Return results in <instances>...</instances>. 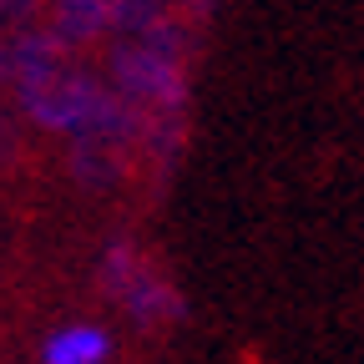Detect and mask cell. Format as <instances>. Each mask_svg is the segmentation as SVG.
Wrapping results in <instances>:
<instances>
[{
  "instance_id": "cell-2",
  "label": "cell",
  "mask_w": 364,
  "mask_h": 364,
  "mask_svg": "<svg viewBox=\"0 0 364 364\" xmlns=\"http://www.w3.org/2000/svg\"><path fill=\"white\" fill-rule=\"evenodd\" d=\"M66 136H71V167H76V177L86 182V188H112V182H122V172L132 167L136 122H132V112L112 97V91H102V102L91 107Z\"/></svg>"
},
{
  "instance_id": "cell-1",
  "label": "cell",
  "mask_w": 364,
  "mask_h": 364,
  "mask_svg": "<svg viewBox=\"0 0 364 364\" xmlns=\"http://www.w3.org/2000/svg\"><path fill=\"white\" fill-rule=\"evenodd\" d=\"M16 86V97H21V112L46 127V132H71L91 107L102 102V86L97 76H91L71 46H61L56 36L36 51V61L11 81Z\"/></svg>"
},
{
  "instance_id": "cell-6",
  "label": "cell",
  "mask_w": 364,
  "mask_h": 364,
  "mask_svg": "<svg viewBox=\"0 0 364 364\" xmlns=\"http://www.w3.org/2000/svg\"><path fill=\"white\" fill-rule=\"evenodd\" d=\"M112 334L97 324H66L41 344V364H107Z\"/></svg>"
},
{
  "instance_id": "cell-4",
  "label": "cell",
  "mask_w": 364,
  "mask_h": 364,
  "mask_svg": "<svg viewBox=\"0 0 364 364\" xmlns=\"http://www.w3.org/2000/svg\"><path fill=\"white\" fill-rule=\"evenodd\" d=\"M46 41H51V26H46L41 0H0V86L16 81Z\"/></svg>"
},
{
  "instance_id": "cell-3",
  "label": "cell",
  "mask_w": 364,
  "mask_h": 364,
  "mask_svg": "<svg viewBox=\"0 0 364 364\" xmlns=\"http://www.w3.org/2000/svg\"><path fill=\"white\" fill-rule=\"evenodd\" d=\"M102 289L117 304H127V314L136 318V324H162V318H177L182 314L172 284L132 243H112V253L102 258Z\"/></svg>"
},
{
  "instance_id": "cell-7",
  "label": "cell",
  "mask_w": 364,
  "mask_h": 364,
  "mask_svg": "<svg viewBox=\"0 0 364 364\" xmlns=\"http://www.w3.org/2000/svg\"><path fill=\"white\" fill-rule=\"evenodd\" d=\"M167 6H182V11H193V16H208L218 0H167Z\"/></svg>"
},
{
  "instance_id": "cell-5",
  "label": "cell",
  "mask_w": 364,
  "mask_h": 364,
  "mask_svg": "<svg viewBox=\"0 0 364 364\" xmlns=\"http://www.w3.org/2000/svg\"><path fill=\"white\" fill-rule=\"evenodd\" d=\"M112 21V0H51V36L71 51L102 41Z\"/></svg>"
}]
</instances>
